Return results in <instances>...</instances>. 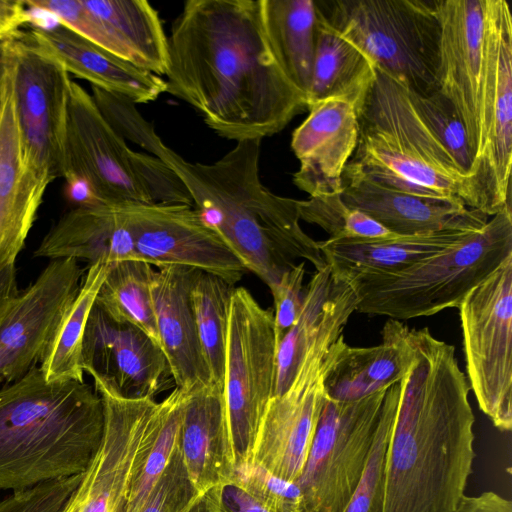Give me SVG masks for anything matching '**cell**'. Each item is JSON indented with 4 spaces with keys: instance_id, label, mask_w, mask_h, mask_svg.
<instances>
[{
    "instance_id": "1",
    "label": "cell",
    "mask_w": 512,
    "mask_h": 512,
    "mask_svg": "<svg viewBox=\"0 0 512 512\" xmlns=\"http://www.w3.org/2000/svg\"><path fill=\"white\" fill-rule=\"evenodd\" d=\"M167 90L218 136L242 141L282 131L308 110L266 41L259 0H188L168 36Z\"/></svg>"
},
{
    "instance_id": "2",
    "label": "cell",
    "mask_w": 512,
    "mask_h": 512,
    "mask_svg": "<svg viewBox=\"0 0 512 512\" xmlns=\"http://www.w3.org/2000/svg\"><path fill=\"white\" fill-rule=\"evenodd\" d=\"M411 334L415 360L400 382L382 512H453L476 457L470 386L454 346L428 328Z\"/></svg>"
},
{
    "instance_id": "3",
    "label": "cell",
    "mask_w": 512,
    "mask_h": 512,
    "mask_svg": "<svg viewBox=\"0 0 512 512\" xmlns=\"http://www.w3.org/2000/svg\"><path fill=\"white\" fill-rule=\"evenodd\" d=\"M115 128L175 173L205 222L270 291L295 259L316 270L327 265L318 242L300 226L298 200L262 183L261 139L238 141L213 163H192L167 146L137 108L122 112Z\"/></svg>"
},
{
    "instance_id": "4",
    "label": "cell",
    "mask_w": 512,
    "mask_h": 512,
    "mask_svg": "<svg viewBox=\"0 0 512 512\" xmlns=\"http://www.w3.org/2000/svg\"><path fill=\"white\" fill-rule=\"evenodd\" d=\"M103 430V402L94 387L48 383L33 366L0 390V491L83 474Z\"/></svg>"
},
{
    "instance_id": "5",
    "label": "cell",
    "mask_w": 512,
    "mask_h": 512,
    "mask_svg": "<svg viewBox=\"0 0 512 512\" xmlns=\"http://www.w3.org/2000/svg\"><path fill=\"white\" fill-rule=\"evenodd\" d=\"M343 177H359L411 194L456 199L480 211L473 180L459 171L421 121L406 88L378 68L360 109L358 143Z\"/></svg>"
},
{
    "instance_id": "6",
    "label": "cell",
    "mask_w": 512,
    "mask_h": 512,
    "mask_svg": "<svg viewBox=\"0 0 512 512\" xmlns=\"http://www.w3.org/2000/svg\"><path fill=\"white\" fill-rule=\"evenodd\" d=\"M68 197L92 204L193 202L163 162L130 148L99 110L91 94L70 80L64 137Z\"/></svg>"
},
{
    "instance_id": "7",
    "label": "cell",
    "mask_w": 512,
    "mask_h": 512,
    "mask_svg": "<svg viewBox=\"0 0 512 512\" xmlns=\"http://www.w3.org/2000/svg\"><path fill=\"white\" fill-rule=\"evenodd\" d=\"M512 255V211L492 216L463 240L395 273H360L347 283L356 311L407 320L458 308Z\"/></svg>"
},
{
    "instance_id": "8",
    "label": "cell",
    "mask_w": 512,
    "mask_h": 512,
    "mask_svg": "<svg viewBox=\"0 0 512 512\" xmlns=\"http://www.w3.org/2000/svg\"><path fill=\"white\" fill-rule=\"evenodd\" d=\"M342 36L407 90H438L440 24L434 0L316 1Z\"/></svg>"
},
{
    "instance_id": "9",
    "label": "cell",
    "mask_w": 512,
    "mask_h": 512,
    "mask_svg": "<svg viewBox=\"0 0 512 512\" xmlns=\"http://www.w3.org/2000/svg\"><path fill=\"white\" fill-rule=\"evenodd\" d=\"M440 24L438 91L455 107L476 158L489 122L496 51L493 0H434Z\"/></svg>"
},
{
    "instance_id": "10",
    "label": "cell",
    "mask_w": 512,
    "mask_h": 512,
    "mask_svg": "<svg viewBox=\"0 0 512 512\" xmlns=\"http://www.w3.org/2000/svg\"><path fill=\"white\" fill-rule=\"evenodd\" d=\"M277 341L274 314L244 287L230 301L223 396L235 470L252 462L261 419L273 397Z\"/></svg>"
},
{
    "instance_id": "11",
    "label": "cell",
    "mask_w": 512,
    "mask_h": 512,
    "mask_svg": "<svg viewBox=\"0 0 512 512\" xmlns=\"http://www.w3.org/2000/svg\"><path fill=\"white\" fill-rule=\"evenodd\" d=\"M470 389L501 432L512 428V255L458 307Z\"/></svg>"
},
{
    "instance_id": "12",
    "label": "cell",
    "mask_w": 512,
    "mask_h": 512,
    "mask_svg": "<svg viewBox=\"0 0 512 512\" xmlns=\"http://www.w3.org/2000/svg\"><path fill=\"white\" fill-rule=\"evenodd\" d=\"M388 389L349 402L326 398L295 482L301 491V512L345 511L362 476Z\"/></svg>"
},
{
    "instance_id": "13",
    "label": "cell",
    "mask_w": 512,
    "mask_h": 512,
    "mask_svg": "<svg viewBox=\"0 0 512 512\" xmlns=\"http://www.w3.org/2000/svg\"><path fill=\"white\" fill-rule=\"evenodd\" d=\"M14 104L28 163L46 187L64 175V137L70 75L23 37L10 39Z\"/></svg>"
},
{
    "instance_id": "14",
    "label": "cell",
    "mask_w": 512,
    "mask_h": 512,
    "mask_svg": "<svg viewBox=\"0 0 512 512\" xmlns=\"http://www.w3.org/2000/svg\"><path fill=\"white\" fill-rule=\"evenodd\" d=\"M341 335L343 332L331 333L313 344L289 387L269 400L251 463L287 481L299 478L327 398L323 386L325 358Z\"/></svg>"
},
{
    "instance_id": "15",
    "label": "cell",
    "mask_w": 512,
    "mask_h": 512,
    "mask_svg": "<svg viewBox=\"0 0 512 512\" xmlns=\"http://www.w3.org/2000/svg\"><path fill=\"white\" fill-rule=\"evenodd\" d=\"M141 261L216 275L234 286L247 269L222 238L187 204H119Z\"/></svg>"
},
{
    "instance_id": "16",
    "label": "cell",
    "mask_w": 512,
    "mask_h": 512,
    "mask_svg": "<svg viewBox=\"0 0 512 512\" xmlns=\"http://www.w3.org/2000/svg\"><path fill=\"white\" fill-rule=\"evenodd\" d=\"M104 407L100 447L63 512H126L132 477L157 407L94 387Z\"/></svg>"
},
{
    "instance_id": "17",
    "label": "cell",
    "mask_w": 512,
    "mask_h": 512,
    "mask_svg": "<svg viewBox=\"0 0 512 512\" xmlns=\"http://www.w3.org/2000/svg\"><path fill=\"white\" fill-rule=\"evenodd\" d=\"M83 276L77 260L53 259L19 292L0 321V382L19 380L41 361Z\"/></svg>"
},
{
    "instance_id": "18",
    "label": "cell",
    "mask_w": 512,
    "mask_h": 512,
    "mask_svg": "<svg viewBox=\"0 0 512 512\" xmlns=\"http://www.w3.org/2000/svg\"><path fill=\"white\" fill-rule=\"evenodd\" d=\"M57 22L129 64L165 75L168 36L146 0H47Z\"/></svg>"
},
{
    "instance_id": "19",
    "label": "cell",
    "mask_w": 512,
    "mask_h": 512,
    "mask_svg": "<svg viewBox=\"0 0 512 512\" xmlns=\"http://www.w3.org/2000/svg\"><path fill=\"white\" fill-rule=\"evenodd\" d=\"M82 366L94 387L124 399H154L175 385L160 346L138 327L111 319L95 304L85 328Z\"/></svg>"
},
{
    "instance_id": "20",
    "label": "cell",
    "mask_w": 512,
    "mask_h": 512,
    "mask_svg": "<svg viewBox=\"0 0 512 512\" xmlns=\"http://www.w3.org/2000/svg\"><path fill=\"white\" fill-rule=\"evenodd\" d=\"M370 85L313 103L293 131L291 149L300 162L293 182L309 196L342 192L343 172L358 143L359 113Z\"/></svg>"
},
{
    "instance_id": "21",
    "label": "cell",
    "mask_w": 512,
    "mask_h": 512,
    "mask_svg": "<svg viewBox=\"0 0 512 512\" xmlns=\"http://www.w3.org/2000/svg\"><path fill=\"white\" fill-rule=\"evenodd\" d=\"M46 189L26 157L15 111L8 47V65L0 92V271L15 264Z\"/></svg>"
},
{
    "instance_id": "22",
    "label": "cell",
    "mask_w": 512,
    "mask_h": 512,
    "mask_svg": "<svg viewBox=\"0 0 512 512\" xmlns=\"http://www.w3.org/2000/svg\"><path fill=\"white\" fill-rule=\"evenodd\" d=\"M496 51L486 146L475 186L485 215L511 210L512 16L505 0H493Z\"/></svg>"
},
{
    "instance_id": "23",
    "label": "cell",
    "mask_w": 512,
    "mask_h": 512,
    "mask_svg": "<svg viewBox=\"0 0 512 512\" xmlns=\"http://www.w3.org/2000/svg\"><path fill=\"white\" fill-rule=\"evenodd\" d=\"M415 360L411 329L389 319L382 341L372 347H352L343 335L329 347L323 386L327 398L349 402L400 383Z\"/></svg>"
},
{
    "instance_id": "24",
    "label": "cell",
    "mask_w": 512,
    "mask_h": 512,
    "mask_svg": "<svg viewBox=\"0 0 512 512\" xmlns=\"http://www.w3.org/2000/svg\"><path fill=\"white\" fill-rule=\"evenodd\" d=\"M344 203L398 236L445 230L477 231L488 216L456 199L429 197L385 188L359 177H342Z\"/></svg>"
},
{
    "instance_id": "25",
    "label": "cell",
    "mask_w": 512,
    "mask_h": 512,
    "mask_svg": "<svg viewBox=\"0 0 512 512\" xmlns=\"http://www.w3.org/2000/svg\"><path fill=\"white\" fill-rule=\"evenodd\" d=\"M197 269L170 265L155 270L151 297L161 349L175 387L191 391L213 384L204 360L190 290Z\"/></svg>"
},
{
    "instance_id": "26",
    "label": "cell",
    "mask_w": 512,
    "mask_h": 512,
    "mask_svg": "<svg viewBox=\"0 0 512 512\" xmlns=\"http://www.w3.org/2000/svg\"><path fill=\"white\" fill-rule=\"evenodd\" d=\"M23 37L58 60L69 74L135 104L153 102L167 90L160 76L129 64L58 22L48 27L31 25Z\"/></svg>"
},
{
    "instance_id": "27",
    "label": "cell",
    "mask_w": 512,
    "mask_h": 512,
    "mask_svg": "<svg viewBox=\"0 0 512 512\" xmlns=\"http://www.w3.org/2000/svg\"><path fill=\"white\" fill-rule=\"evenodd\" d=\"M179 445L198 494L233 480L235 466L222 386L210 384L187 391Z\"/></svg>"
},
{
    "instance_id": "28",
    "label": "cell",
    "mask_w": 512,
    "mask_h": 512,
    "mask_svg": "<svg viewBox=\"0 0 512 512\" xmlns=\"http://www.w3.org/2000/svg\"><path fill=\"white\" fill-rule=\"evenodd\" d=\"M34 257L72 258L89 265L140 260L133 233L119 204L75 206L45 235Z\"/></svg>"
},
{
    "instance_id": "29",
    "label": "cell",
    "mask_w": 512,
    "mask_h": 512,
    "mask_svg": "<svg viewBox=\"0 0 512 512\" xmlns=\"http://www.w3.org/2000/svg\"><path fill=\"white\" fill-rule=\"evenodd\" d=\"M356 304L353 289L336 279L328 265L315 271L305 288L297 320L277 344L273 396L289 387L313 344L328 334L343 332Z\"/></svg>"
},
{
    "instance_id": "30",
    "label": "cell",
    "mask_w": 512,
    "mask_h": 512,
    "mask_svg": "<svg viewBox=\"0 0 512 512\" xmlns=\"http://www.w3.org/2000/svg\"><path fill=\"white\" fill-rule=\"evenodd\" d=\"M478 231V230H477ZM475 231L445 230L379 239L317 241L333 276L348 282L360 273H395L466 238Z\"/></svg>"
},
{
    "instance_id": "31",
    "label": "cell",
    "mask_w": 512,
    "mask_h": 512,
    "mask_svg": "<svg viewBox=\"0 0 512 512\" xmlns=\"http://www.w3.org/2000/svg\"><path fill=\"white\" fill-rule=\"evenodd\" d=\"M269 49L288 80L307 98L319 10L314 0H259ZM308 103V102H307Z\"/></svg>"
},
{
    "instance_id": "32",
    "label": "cell",
    "mask_w": 512,
    "mask_h": 512,
    "mask_svg": "<svg viewBox=\"0 0 512 512\" xmlns=\"http://www.w3.org/2000/svg\"><path fill=\"white\" fill-rule=\"evenodd\" d=\"M110 264L99 261L88 266L79 291L64 312L40 361L46 382H84L82 347L86 324Z\"/></svg>"
},
{
    "instance_id": "33",
    "label": "cell",
    "mask_w": 512,
    "mask_h": 512,
    "mask_svg": "<svg viewBox=\"0 0 512 512\" xmlns=\"http://www.w3.org/2000/svg\"><path fill=\"white\" fill-rule=\"evenodd\" d=\"M318 10L308 108L320 100L369 86L375 77L371 61L326 21L319 7Z\"/></svg>"
},
{
    "instance_id": "34",
    "label": "cell",
    "mask_w": 512,
    "mask_h": 512,
    "mask_svg": "<svg viewBox=\"0 0 512 512\" xmlns=\"http://www.w3.org/2000/svg\"><path fill=\"white\" fill-rule=\"evenodd\" d=\"M187 391L175 387L157 407L132 477L126 512H140L178 443Z\"/></svg>"
},
{
    "instance_id": "35",
    "label": "cell",
    "mask_w": 512,
    "mask_h": 512,
    "mask_svg": "<svg viewBox=\"0 0 512 512\" xmlns=\"http://www.w3.org/2000/svg\"><path fill=\"white\" fill-rule=\"evenodd\" d=\"M154 272L141 260L110 265L95 305L111 319L138 327L161 348L150 291Z\"/></svg>"
},
{
    "instance_id": "36",
    "label": "cell",
    "mask_w": 512,
    "mask_h": 512,
    "mask_svg": "<svg viewBox=\"0 0 512 512\" xmlns=\"http://www.w3.org/2000/svg\"><path fill=\"white\" fill-rule=\"evenodd\" d=\"M234 286L198 270L190 297L202 354L213 384L223 387L230 301Z\"/></svg>"
},
{
    "instance_id": "37",
    "label": "cell",
    "mask_w": 512,
    "mask_h": 512,
    "mask_svg": "<svg viewBox=\"0 0 512 512\" xmlns=\"http://www.w3.org/2000/svg\"><path fill=\"white\" fill-rule=\"evenodd\" d=\"M407 92L421 121L447 151L459 171L474 182L475 154L453 104L438 90L426 95L409 90Z\"/></svg>"
},
{
    "instance_id": "38",
    "label": "cell",
    "mask_w": 512,
    "mask_h": 512,
    "mask_svg": "<svg viewBox=\"0 0 512 512\" xmlns=\"http://www.w3.org/2000/svg\"><path fill=\"white\" fill-rule=\"evenodd\" d=\"M300 220L320 226L329 239H379L398 236L363 212L347 206L341 193L298 200Z\"/></svg>"
},
{
    "instance_id": "39",
    "label": "cell",
    "mask_w": 512,
    "mask_h": 512,
    "mask_svg": "<svg viewBox=\"0 0 512 512\" xmlns=\"http://www.w3.org/2000/svg\"><path fill=\"white\" fill-rule=\"evenodd\" d=\"M400 383L388 389L382 415L360 481L344 512H382L386 450L396 416Z\"/></svg>"
},
{
    "instance_id": "40",
    "label": "cell",
    "mask_w": 512,
    "mask_h": 512,
    "mask_svg": "<svg viewBox=\"0 0 512 512\" xmlns=\"http://www.w3.org/2000/svg\"><path fill=\"white\" fill-rule=\"evenodd\" d=\"M232 481L269 512H301L302 496L298 485L259 465L251 463L235 470Z\"/></svg>"
},
{
    "instance_id": "41",
    "label": "cell",
    "mask_w": 512,
    "mask_h": 512,
    "mask_svg": "<svg viewBox=\"0 0 512 512\" xmlns=\"http://www.w3.org/2000/svg\"><path fill=\"white\" fill-rule=\"evenodd\" d=\"M198 495L185 468L178 440L166 469L140 512H183Z\"/></svg>"
},
{
    "instance_id": "42",
    "label": "cell",
    "mask_w": 512,
    "mask_h": 512,
    "mask_svg": "<svg viewBox=\"0 0 512 512\" xmlns=\"http://www.w3.org/2000/svg\"><path fill=\"white\" fill-rule=\"evenodd\" d=\"M83 474L12 492L0 500V512H63Z\"/></svg>"
},
{
    "instance_id": "43",
    "label": "cell",
    "mask_w": 512,
    "mask_h": 512,
    "mask_svg": "<svg viewBox=\"0 0 512 512\" xmlns=\"http://www.w3.org/2000/svg\"><path fill=\"white\" fill-rule=\"evenodd\" d=\"M305 261L286 270L271 290L274 299V327L277 344L297 320L302 309L305 288Z\"/></svg>"
},
{
    "instance_id": "44",
    "label": "cell",
    "mask_w": 512,
    "mask_h": 512,
    "mask_svg": "<svg viewBox=\"0 0 512 512\" xmlns=\"http://www.w3.org/2000/svg\"><path fill=\"white\" fill-rule=\"evenodd\" d=\"M32 22L33 15L25 1L0 0V40L19 37L22 28Z\"/></svg>"
},
{
    "instance_id": "45",
    "label": "cell",
    "mask_w": 512,
    "mask_h": 512,
    "mask_svg": "<svg viewBox=\"0 0 512 512\" xmlns=\"http://www.w3.org/2000/svg\"><path fill=\"white\" fill-rule=\"evenodd\" d=\"M218 492L225 512H269L233 481L218 487Z\"/></svg>"
},
{
    "instance_id": "46",
    "label": "cell",
    "mask_w": 512,
    "mask_h": 512,
    "mask_svg": "<svg viewBox=\"0 0 512 512\" xmlns=\"http://www.w3.org/2000/svg\"><path fill=\"white\" fill-rule=\"evenodd\" d=\"M453 512H512V502L495 492L486 491L477 496L464 495Z\"/></svg>"
},
{
    "instance_id": "47",
    "label": "cell",
    "mask_w": 512,
    "mask_h": 512,
    "mask_svg": "<svg viewBox=\"0 0 512 512\" xmlns=\"http://www.w3.org/2000/svg\"><path fill=\"white\" fill-rule=\"evenodd\" d=\"M19 292L16 266L12 264L0 271V321Z\"/></svg>"
},
{
    "instance_id": "48",
    "label": "cell",
    "mask_w": 512,
    "mask_h": 512,
    "mask_svg": "<svg viewBox=\"0 0 512 512\" xmlns=\"http://www.w3.org/2000/svg\"><path fill=\"white\" fill-rule=\"evenodd\" d=\"M183 512H225L220 502L218 487L198 495Z\"/></svg>"
},
{
    "instance_id": "49",
    "label": "cell",
    "mask_w": 512,
    "mask_h": 512,
    "mask_svg": "<svg viewBox=\"0 0 512 512\" xmlns=\"http://www.w3.org/2000/svg\"><path fill=\"white\" fill-rule=\"evenodd\" d=\"M8 65V40H0V92Z\"/></svg>"
}]
</instances>
